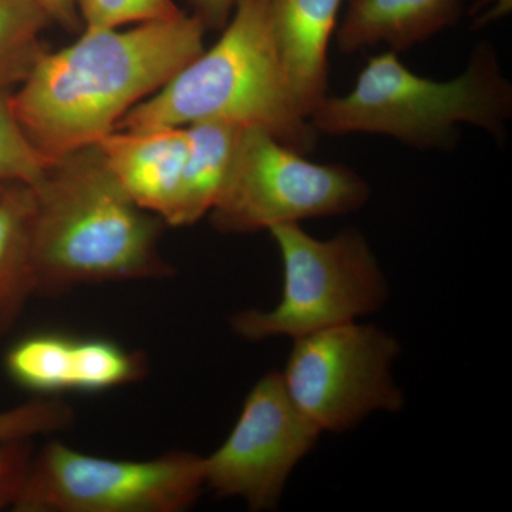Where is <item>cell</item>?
Segmentation results:
<instances>
[{"label":"cell","mask_w":512,"mask_h":512,"mask_svg":"<svg viewBox=\"0 0 512 512\" xmlns=\"http://www.w3.org/2000/svg\"><path fill=\"white\" fill-rule=\"evenodd\" d=\"M195 16L127 30H83L73 45L46 50L10 106L32 146L49 163L97 144L204 50Z\"/></svg>","instance_id":"6da1fadb"},{"label":"cell","mask_w":512,"mask_h":512,"mask_svg":"<svg viewBox=\"0 0 512 512\" xmlns=\"http://www.w3.org/2000/svg\"><path fill=\"white\" fill-rule=\"evenodd\" d=\"M32 188L36 296L174 275L160 252L164 222L127 194L99 144L57 158Z\"/></svg>","instance_id":"7a4b0ae2"},{"label":"cell","mask_w":512,"mask_h":512,"mask_svg":"<svg viewBox=\"0 0 512 512\" xmlns=\"http://www.w3.org/2000/svg\"><path fill=\"white\" fill-rule=\"evenodd\" d=\"M220 40L153 96L128 111L116 130L185 127L225 120L269 131L306 154L318 131L299 109L276 45L271 0H238Z\"/></svg>","instance_id":"3957f363"},{"label":"cell","mask_w":512,"mask_h":512,"mask_svg":"<svg viewBox=\"0 0 512 512\" xmlns=\"http://www.w3.org/2000/svg\"><path fill=\"white\" fill-rule=\"evenodd\" d=\"M512 114V87L493 47L478 46L463 74L447 82L407 69L396 52L370 57L355 87L320 101L309 116L329 136L383 134L416 148L448 147L458 124H471L503 140Z\"/></svg>","instance_id":"277c9868"},{"label":"cell","mask_w":512,"mask_h":512,"mask_svg":"<svg viewBox=\"0 0 512 512\" xmlns=\"http://www.w3.org/2000/svg\"><path fill=\"white\" fill-rule=\"evenodd\" d=\"M284 262V291L271 311L248 309L229 319L249 342L298 339L355 322L383 308L389 284L362 232L345 228L330 239L311 237L299 224L269 229Z\"/></svg>","instance_id":"5b68a950"},{"label":"cell","mask_w":512,"mask_h":512,"mask_svg":"<svg viewBox=\"0 0 512 512\" xmlns=\"http://www.w3.org/2000/svg\"><path fill=\"white\" fill-rule=\"evenodd\" d=\"M269 131L244 127L227 183L210 212L222 234H254L276 225L360 210L369 184L342 164H318Z\"/></svg>","instance_id":"8992f818"},{"label":"cell","mask_w":512,"mask_h":512,"mask_svg":"<svg viewBox=\"0 0 512 512\" xmlns=\"http://www.w3.org/2000/svg\"><path fill=\"white\" fill-rule=\"evenodd\" d=\"M204 488L202 457L188 451L116 460L49 441L35 451L13 511L183 512Z\"/></svg>","instance_id":"52a82bcc"},{"label":"cell","mask_w":512,"mask_h":512,"mask_svg":"<svg viewBox=\"0 0 512 512\" xmlns=\"http://www.w3.org/2000/svg\"><path fill=\"white\" fill-rule=\"evenodd\" d=\"M293 342L282 379L322 433H343L372 413L403 409L404 394L392 375L402 346L386 330L355 320Z\"/></svg>","instance_id":"ba28073f"},{"label":"cell","mask_w":512,"mask_h":512,"mask_svg":"<svg viewBox=\"0 0 512 512\" xmlns=\"http://www.w3.org/2000/svg\"><path fill=\"white\" fill-rule=\"evenodd\" d=\"M320 434L289 396L281 372L268 373L248 393L227 440L202 457L205 488L220 498H239L251 511L275 510Z\"/></svg>","instance_id":"9c48e42d"},{"label":"cell","mask_w":512,"mask_h":512,"mask_svg":"<svg viewBox=\"0 0 512 512\" xmlns=\"http://www.w3.org/2000/svg\"><path fill=\"white\" fill-rule=\"evenodd\" d=\"M10 379L45 396L99 393L137 383L147 360L113 340L64 333H35L18 340L5 356Z\"/></svg>","instance_id":"30bf717a"},{"label":"cell","mask_w":512,"mask_h":512,"mask_svg":"<svg viewBox=\"0 0 512 512\" xmlns=\"http://www.w3.org/2000/svg\"><path fill=\"white\" fill-rule=\"evenodd\" d=\"M97 144L127 194L170 224L188 153L187 128L114 130Z\"/></svg>","instance_id":"8fae6325"},{"label":"cell","mask_w":512,"mask_h":512,"mask_svg":"<svg viewBox=\"0 0 512 512\" xmlns=\"http://www.w3.org/2000/svg\"><path fill=\"white\" fill-rule=\"evenodd\" d=\"M343 0H271L276 45L305 117L328 96V49Z\"/></svg>","instance_id":"7c38bea8"},{"label":"cell","mask_w":512,"mask_h":512,"mask_svg":"<svg viewBox=\"0 0 512 512\" xmlns=\"http://www.w3.org/2000/svg\"><path fill=\"white\" fill-rule=\"evenodd\" d=\"M463 16V0H348L336 28L340 52L377 45L403 52L453 28Z\"/></svg>","instance_id":"4fadbf2b"},{"label":"cell","mask_w":512,"mask_h":512,"mask_svg":"<svg viewBox=\"0 0 512 512\" xmlns=\"http://www.w3.org/2000/svg\"><path fill=\"white\" fill-rule=\"evenodd\" d=\"M188 153L170 227H187L210 214L227 183L239 136L244 127L225 120H204L185 126Z\"/></svg>","instance_id":"5bb4252c"},{"label":"cell","mask_w":512,"mask_h":512,"mask_svg":"<svg viewBox=\"0 0 512 512\" xmlns=\"http://www.w3.org/2000/svg\"><path fill=\"white\" fill-rule=\"evenodd\" d=\"M33 217V188L6 184L0 192V336L15 329L36 296Z\"/></svg>","instance_id":"9a60e30c"},{"label":"cell","mask_w":512,"mask_h":512,"mask_svg":"<svg viewBox=\"0 0 512 512\" xmlns=\"http://www.w3.org/2000/svg\"><path fill=\"white\" fill-rule=\"evenodd\" d=\"M49 22L36 0H0V94L22 83L46 52L40 35Z\"/></svg>","instance_id":"2e32d148"},{"label":"cell","mask_w":512,"mask_h":512,"mask_svg":"<svg viewBox=\"0 0 512 512\" xmlns=\"http://www.w3.org/2000/svg\"><path fill=\"white\" fill-rule=\"evenodd\" d=\"M49 165L19 126L10 94H0V181L35 187Z\"/></svg>","instance_id":"e0dca14e"},{"label":"cell","mask_w":512,"mask_h":512,"mask_svg":"<svg viewBox=\"0 0 512 512\" xmlns=\"http://www.w3.org/2000/svg\"><path fill=\"white\" fill-rule=\"evenodd\" d=\"M83 30L120 29L183 15L174 0H76Z\"/></svg>","instance_id":"ac0fdd59"},{"label":"cell","mask_w":512,"mask_h":512,"mask_svg":"<svg viewBox=\"0 0 512 512\" xmlns=\"http://www.w3.org/2000/svg\"><path fill=\"white\" fill-rule=\"evenodd\" d=\"M73 421L74 410L69 403L55 397L33 399L0 410V443L59 433L72 427Z\"/></svg>","instance_id":"d6986e66"},{"label":"cell","mask_w":512,"mask_h":512,"mask_svg":"<svg viewBox=\"0 0 512 512\" xmlns=\"http://www.w3.org/2000/svg\"><path fill=\"white\" fill-rule=\"evenodd\" d=\"M35 451L32 439L0 443V511L15 507Z\"/></svg>","instance_id":"ffe728a7"},{"label":"cell","mask_w":512,"mask_h":512,"mask_svg":"<svg viewBox=\"0 0 512 512\" xmlns=\"http://www.w3.org/2000/svg\"><path fill=\"white\" fill-rule=\"evenodd\" d=\"M205 30L224 29L238 0H185Z\"/></svg>","instance_id":"44dd1931"},{"label":"cell","mask_w":512,"mask_h":512,"mask_svg":"<svg viewBox=\"0 0 512 512\" xmlns=\"http://www.w3.org/2000/svg\"><path fill=\"white\" fill-rule=\"evenodd\" d=\"M36 2L45 10L50 22L59 23L63 28L73 32L82 26L77 13L76 0H36Z\"/></svg>","instance_id":"7402d4cb"},{"label":"cell","mask_w":512,"mask_h":512,"mask_svg":"<svg viewBox=\"0 0 512 512\" xmlns=\"http://www.w3.org/2000/svg\"><path fill=\"white\" fill-rule=\"evenodd\" d=\"M8 183H5V181H0V192L3 191V188H5V185Z\"/></svg>","instance_id":"603a6c76"}]
</instances>
